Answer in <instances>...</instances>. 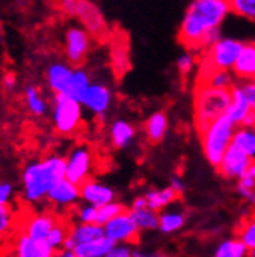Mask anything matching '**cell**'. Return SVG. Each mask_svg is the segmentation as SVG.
Here are the masks:
<instances>
[{
  "label": "cell",
  "mask_w": 255,
  "mask_h": 257,
  "mask_svg": "<svg viewBox=\"0 0 255 257\" xmlns=\"http://www.w3.org/2000/svg\"><path fill=\"white\" fill-rule=\"evenodd\" d=\"M229 14L228 0H193L179 28L180 43L188 51L211 48L220 39V26Z\"/></svg>",
  "instance_id": "obj_1"
},
{
  "label": "cell",
  "mask_w": 255,
  "mask_h": 257,
  "mask_svg": "<svg viewBox=\"0 0 255 257\" xmlns=\"http://www.w3.org/2000/svg\"><path fill=\"white\" fill-rule=\"evenodd\" d=\"M63 178H66V156L49 155L26 164L22 172L23 199L28 204L45 201L49 190Z\"/></svg>",
  "instance_id": "obj_2"
},
{
  "label": "cell",
  "mask_w": 255,
  "mask_h": 257,
  "mask_svg": "<svg viewBox=\"0 0 255 257\" xmlns=\"http://www.w3.org/2000/svg\"><path fill=\"white\" fill-rule=\"evenodd\" d=\"M231 104V90L212 89L197 84L194 96V125L199 135L220 116L226 115Z\"/></svg>",
  "instance_id": "obj_3"
},
{
  "label": "cell",
  "mask_w": 255,
  "mask_h": 257,
  "mask_svg": "<svg viewBox=\"0 0 255 257\" xmlns=\"http://www.w3.org/2000/svg\"><path fill=\"white\" fill-rule=\"evenodd\" d=\"M244 43L235 39H218L211 48L206 49L197 74V83L203 84L214 71H232L238 60Z\"/></svg>",
  "instance_id": "obj_4"
},
{
  "label": "cell",
  "mask_w": 255,
  "mask_h": 257,
  "mask_svg": "<svg viewBox=\"0 0 255 257\" xmlns=\"http://www.w3.org/2000/svg\"><path fill=\"white\" fill-rule=\"evenodd\" d=\"M235 128L237 125L228 118V115H223L217 118L200 135L203 155L212 167H218L223 155L231 146Z\"/></svg>",
  "instance_id": "obj_5"
},
{
  "label": "cell",
  "mask_w": 255,
  "mask_h": 257,
  "mask_svg": "<svg viewBox=\"0 0 255 257\" xmlns=\"http://www.w3.org/2000/svg\"><path fill=\"white\" fill-rule=\"evenodd\" d=\"M52 124L60 135H74L83 124V106L68 95H54Z\"/></svg>",
  "instance_id": "obj_6"
},
{
  "label": "cell",
  "mask_w": 255,
  "mask_h": 257,
  "mask_svg": "<svg viewBox=\"0 0 255 257\" xmlns=\"http://www.w3.org/2000/svg\"><path fill=\"white\" fill-rule=\"evenodd\" d=\"M93 169V153L86 144L77 146L66 156V179L81 185L90 179Z\"/></svg>",
  "instance_id": "obj_7"
},
{
  "label": "cell",
  "mask_w": 255,
  "mask_h": 257,
  "mask_svg": "<svg viewBox=\"0 0 255 257\" xmlns=\"http://www.w3.org/2000/svg\"><path fill=\"white\" fill-rule=\"evenodd\" d=\"M65 54L68 64L74 69H80L90 51V36L84 28L71 26L66 31V40H65Z\"/></svg>",
  "instance_id": "obj_8"
},
{
  "label": "cell",
  "mask_w": 255,
  "mask_h": 257,
  "mask_svg": "<svg viewBox=\"0 0 255 257\" xmlns=\"http://www.w3.org/2000/svg\"><path fill=\"white\" fill-rule=\"evenodd\" d=\"M104 234L107 239H110L113 243H136L139 239V230L136 227L135 220L132 219L129 211H124L110 222L104 225Z\"/></svg>",
  "instance_id": "obj_9"
},
{
  "label": "cell",
  "mask_w": 255,
  "mask_h": 257,
  "mask_svg": "<svg viewBox=\"0 0 255 257\" xmlns=\"http://www.w3.org/2000/svg\"><path fill=\"white\" fill-rule=\"evenodd\" d=\"M252 163H253L252 158H249L246 153H243L240 149L231 144L225 152V155H223L217 167V172L220 173L221 178H225L228 181H238L244 175V172L250 167Z\"/></svg>",
  "instance_id": "obj_10"
},
{
  "label": "cell",
  "mask_w": 255,
  "mask_h": 257,
  "mask_svg": "<svg viewBox=\"0 0 255 257\" xmlns=\"http://www.w3.org/2000/svg\"><path fill=\"white\" fill-rule=\"evenodd\" d=\"M75 17L80 19L87 34L97 39H103L107 34V23L98 7H95L89 0H78Z\"/></svg>",
  "instance_id": "obj_11"
},
{
  "label": "cell",
  "mask_w": 255,
  "mask_h": 257,
  "mask_svg": "<svg viewBox=\"0 0 255 257\" xmlns=\"http://www.w3.org/2000/svg\"><path fill=\"white\" fill-rule=\"evenodd\" d=\"M113 101V93L110 87L103 83H93L84 93L83 100L80 101L83 109H87L95 116H104Z\"/></svg>",
  "instance_id": "obj_12"
},
{
  "label": "cell",
  "mask_w": 255,
  "mask_h": 257,
  "mask_svg": "<svg viewBox=\"0 0 255 257\" xmlns=\"http://www.w3.org/2000/svg\"><path fill=\"white\" fill-rule=\"evenodd\" d=\"M80 198L84 204L100 208L116 201V193L112 187L90 178L80 185Z\"/></svg>",
  "instance_id": "obj_13"
},
{
  "label": "cell",
  "mask_w": 255,
  "mask_h": 257,
  "mask_svg": "<svg viewBox=\"0 0 255 257\" xmlns=\"http://www.w3.org/2000/svg\"><path fill=\"white\" fill-rule=\"evenodd\" d=\"M52 205L60 207V208H66L77 205V202L81 199L80 198V185L71 182L69 179L63 178L58 181L48 193L46 198Z\"/></svg>",
  "instance_id": "obj_14"
},
{
  "label": "cell",
  "mask_w": 255,
  "mask_h": 257,
  "mask_svg": "<svg viewBox=\"0 0 255 257\" xmlns=\"http://www.w3.org/2000/svg\"><path fill=\"white\" fill-rule=\"evenodd\" d=\"M57 223H58V219L52 213H49V211L36 213L25 222L23 233L36 242L46 240L51 230L55 227Z\"/></svg>",
  "instance_id": "obj_15"
},
{
  "label": "cell",
  "mask_w": 255,
  "mask_h": 257,
  "mask_svg": "<svg viewBox=\"0 0 255 257\" xmlns=\"http://www.w3.org/2000/svg\"><path fill=\"white\" fill-rule=\"evenodd\" d=\"M74 71L75 69L72 66H69L68 63L55 61V63L49 64V68L46 69V81H48L49 89L54 92V95H58V93L66 95L68 93Z\"/></svg>",
  "instance_id": "obj_16"
},
{
  "label": "cell",
  "mask_w": 255,
  "mask_h": 257,
  "mask_svg": "<svg viewBox=\"0 0 255 257\" xmlns=\"http://www.w3.org/2000/svg\"><path fill=\"white\" fill-rule=\"evenodd\" d=\"M136 134H138L136 127L125 118L115 119L109 127V138L116 150H124L127 147H130L136 138Z\"/></svg>",
  "instance_id": "obj_17"
},
{
  "label": "cell",
  "mask_w": 255,
  "mask_h": 257,
  "mask_svg": "<svg viewBox=\"0 0 255 257\" xmlns=\"http://www.w3.org/2000/svg\"><path fill=\"white\" fill-rule=\"evenodd\" d=\"M168 125H170V119L164 110L151 113L144 122V134L147 141L150 144L162 143L168 134Z\"/></svg>",
  "instance_id": "obj_18"
},
{
  "label": "cell",
  "mask_w": 255,
  "mask_h": 257,
  "mask_svg": "<svg viewBox=\"0 0 255 257\" xmlns=\"http://www.w3.org/2000/svg\"><path fill=\"white\" fill-rule=\"evenodd\" d=\"M144 198H145L147 207L150 210H153L156 213H161L167 207L177 202V199L180 196L168 185V187H164V188H151V190H148L147 193H144Z\"/></svg>",
  "instance_id": "obj_19"
},
{
  "label": "cell",
  "mask_w": 255,
  "mask_h": 257,
  "mask_svg": "<svg viewBox=\"0 0 255 257\" xmlns=\"http://www.w3.org/2000/svg\"><path fill=\"white\" fill-rule=\"evenodd\" d=\"M232 74L237 80H255V43H244Z\"/></svg>",
  "instance_id": "obj_20"
},
{
  "label": "cell",
  "mask_w": 255,
  "mask_h": 257,
  "mask_svg": "<svg viewBox=\"0 0 255 257\" xmlns=\"http://www.w3.org/2000/svg\"><path fill=\"white\" fill-rule=\"evenodd\" d=\"M186 223V213L180 208H165L159 213V231L162 234H173L183 228Z\"/></svg>",
  "instance_id": "obj_21"
},
{
  "label": "cell",
  "mask_w": 255,
  "mask_h": 257,
  "mask_svg": "<svg viewBox=\"0 0 255 257\" xmlns=\"http://www.w3.org/2000/svg\"><path fill=\"white\" fill-rule=\"evenodd\" d=\"M69 237L74 240L75 246L81 243H89L106 237L104 228L97 223H77L69 228Z\"/></svg>",
  "instance_id": "obj_22"
},
{
  "label": "cell",
  "mask_w": 255,
  "mask_h": 257,
  "mask_svg": "<svg viewBox=\"0 0 255 257\" xmlns=\"http://www.w3.org/2000/svg\"><path fill=\"white\" fill-rule=\"evenodd\" d=\"M235 182V193L238 198L255 210V161L244 172V175Z\"/></svg>",
  "instance_id": "obj_23"
},
{
  "label": "cell",
  "mask_w": 255,
  "mask_h": 257,
  "mask_svg": "<svg viewBox=\"0 0 255 257\" xmlns=\"http://www.w3.org/2000/svg\"><path fill=\"white\" fill-rule=\"evenodd\" d=\"M231 144L246 153L249 158H255V127L240 125L235 128Z\"/></svg>",
  "instance_id": "obj_24"
},
{
  "label": "cell",
  "mask_w": 255,
  "mask_h": 257,
  "mask_svg": "<svg viewBox=\"0 0 255 257\" xmlns=\"http://www.w3.org/2000/svg\"><path fill=\"white\" fill-rule=\"evenodd\" d=\"M113 245L115 243L110 239L103 237L100 240H93V242H89V243L77 245L74 252H75L77 257H106Z\"/></svg>",
  "instance_id": "obj_25"
},
{
  "label": "cell",
  "mask_w": 255,
  "mask_h": 257,
  "mask_svg": "<svg viewBox=\"0 0 255 257\" xmlns=\"http://www.w3.org/2000/svg\"><path fill=\"white\" fill-rule=\"evenodd\" d=\"M129 213L139 231H154L159 228V213L150 210L148 207L139 210H129Z\"/></svg>",
  "instance_id": "obj_26"
},
{
  "label": "cell",
  "mask_w": 255,
  "mask_h": 257,
  "mask_svg": "<svg viewBox=\"0 0 255 257\" xmlns=\"http://www.w3.org/2000/svg\"><path fill=\"white\" fill-rule=\"evenodd\" d=\"M25 100H26V106L28 110L33 113L34 116H45L49 110V104L48 101L42 96V93L39 92V89L34 84H29L25 89Z\"/></svg>",
  "instance_id": "obj_27"
},
{
  "label": "cell",
  "mask_w": 255,
  "mask_h": 257,
  "mask_svg": "<svg viewBox=\"0 0 255 257\" xmlns=\"http://www.w3.org/2000/svg\"><path fill=\"white\" fill-rule=\"evenodd\" d=\"M92 84V80L89 77V74L86 71H83L81 68L80 69H75L74 71V75H72V81H71V86L68 89V96H71L72 100L75 101H81L84 93L87 92V89L90 87Z\"/></svg>",
  "instance_id": "obj_28"
},
{
  "label": "cell",
  "mask_w": 255,
  "mask_h": 257,
  "mask_svg": "<svg viewBox=\"0 0 255 257\" xmlns=\"http://www.w3.org/2000/svg\"><path fill=\"white\" fill-rule=\"evenodd\" d=\"M249 251L238 237L225 239L218 243L212 257H247Z\"/></svg>",
  "instance_id": "obj_29"
},
{
  "label": "cell",
  "mask_w": 255,
  "mask_h": 257,
  "mask_svg": "<svg viewBox=\"0 0 255 257\" xmlns=\"http://www.w3.org/2000/svg\"><path fill=\"white\" fill-rule=\"evenodd\" d=\"M14 255L16 257H40L39 245L25 233H20L14 242Z\"/></svg>",
  "instance_id": "obj_30"
},
{
  "label": "cell",
  "mask_w": 255,
  "mask_h": 257,
  "mask_svg": "<svg viewBox=\"0 0 255 257\" xmlns=\"http://www.w3.org/2000/svg\"><path fill=\"white\" fill-rule=\"evenodd\" d=\"M235 84V77L231 71H214L202 86H209L212 89L231 90Z\"/></svg>",
  "instance_id": "obj_31"
},
{
  "label": "cell",
  "mask_w": 255,
  "mask_h": 257,
  "mask_svg": "<svg viewBox=\"0 0 255 257\" xmlns=\"http://www.w3.org/2000/svg\"><path fill=\"white\" fill-rule=\"evenodd\" d=\"M238 239L250 252V257H255V217L247 219L238 230Z\"/></svg>",
  "instance_id": "obj_32"
},
{
  "label": "cell",
  "mask_w": 255,
  "mask_h": 257,
  "mask_svg": "<svg viewBox=\"0 0 255 257\" xmlns=\"http://www.w3.org/2000/svg\"><path fill=\"white\" fill-rule=\"evenodd\" d=\"M68 236H69V227L66 223H63V222L58 220V223L51 230L46 240L54 248V251L58 252V251L63 249V245H65V240L68 239Z\"/></svg>",
  "instance_id": "obj_33"
},
{
  "label": "cell",
  "mask_w": 255,
  "mask_h": 257,
  "mask_svg": "<svg viewBox=\"0 0 255 257\" xmlns=\"http://www.w3.org/2000/svg\"><path fill=\"white\" fill-rule=\"evenodd\" d=\"M124 211H125V207L121 202L113 201V202H110V204L98 208V216H97V222H95V223L104 227L107 222H110L112 219H115L116 216H119Z\"/></svg>",
  "instance_id": "obj_34"
},
{
  "label": "cell",
  "mask_w": 255,
  "mask_h": 257,
  "mask_svg": "<svg viewBox=\"0 0 255 257\" xmlns=\"http://www.w3.org/2000/svg\"><path fill=\"white\" fill-rule=\"evenodd\" d=\"M231 13L255 22V0H228Z\"/></svg>",
  "instance_id": "obj_35"
},
{
  "label": "cell",
  "mask_w": 255,
  "mask_h": 257,
  "mask_svg": "<svg viewBox=\"0 0 255 257\" xmlns=\"http://www.w3.org/2000/svg\"><path fill=\"white\" fill-rule=\"evenodd\" d=\"M235 86L241 92L249 109L255 112V80H238L235 81Z\"/></svg>",
  "instance_id": "obj_36"
},
{
  "label": "cell",
  "mask_w": 255,
  "mask_h": 257,
  "mask_svg": "<svg viewBox=\"0 0 255 257\" xmlns=\"http://www.w3.org/2000/svg\"><path fill=\"white\" fill-rule=\"evenodd\" d=\"M14 223V211L11 205H0V239L8 234Z\"/></svg>",
  "instance_id": "obj_37"
},
{
  "label": "cell",
  "mask_w": 255,
  "mask_h": 257,
  "mask_svg": "<svg viewBox=\"0 0 255 257\" xmlns=\"http://www.w3.org/2000/svg\"><path fill=\"white\" fill-rule=\"evenodd\" d=\"M176 66H177V71L182 77H186L188 74H191V71L194 69L196 66V57L191 54L189 51L180 54L177 57V61H176Z\"/></svg>",
  "instance_id": "obj_38"
},
{
  "label": "cell",
  "mask_w": 255,
  "mask_h": 257,
  "mask_svg": "<svg viewBox=\"0 0 255 257\" xmlns=\"http://www.w3.org/2000/svg\"><path fill=\"white\" fill-rule=\"evenodd\" d=\"M97 216H98V208L89 204H83L77 210L78 223H95L97 222Z\"/></svg>",
  "instance_id": "obj_39"
},
{
  "label": "cell",
  "mask_w": 255,
  "mask_h": 257,
  "mask_svg": "<svg viewBox=\"0 0 255 257\" xmlns=\"http://www.w3.org/2000/svg\"><path fill=\"white\" fill-rule=\"evenodd\" d=\"M113 63L115 68L119 71V74H124V71L129 69V55H127V48L122 45H116L113 51Z\"/></svg>",
  "instance_id": "obj_40"
},
{
  "label": "cell",
  "mask_w": 255,
  "mask_h": 257,
  "mask_svg": "<svg viewBox=\"0 0 255 257\" xmlns=\"http://www.w3.org/2000/svg\"><path fill=\"white\" fill-rule=\"evenodd\" d=\"M14 196V185L8 181L0 182V205H10Z\"/></svg>",
  "instance_id": "obj_41"
},
{
  "label": "cell",
  "mask_w": 255,
  "mask_h": 257,
  "mask_svg": "<svg viewBox=\"0 0 255 257\" xmlns=\"http://www.w3.org/2000/svg\"><path fill=\"white\" fill-rule=\"evenodd\" d=\"M106 257H133V249L130 245L125 243H115Z\"/></svg>",
  "instance_id": "obj_42"
},
{
  "label": "cell",
  "mask_w": 255,
  "mask_h": 257,
  "mask_svg": "<svg viewBox=\"0 0 255 257\" xmlns=\"http://www.w3.org/2000/svg\"><path fill=\"white\" fill-rule=\"evenodd\" d=\"M77 7H78V0H61V10L65 11L68 16L75 17Z\"/></svg>",
  "instance_id": "obj_43"
},
{
  "label": "cell",
  "mask_w": 255,
  "mask_h": 257,
  "mask_svg": "<svg viewBox=\"0 0 255 257\" xmlns=\"http://www.w3.org/2000/svg\"><path fill=\"white\" fill-rule=\"evenodd\" d=\"M133 257H171L167 252L162 251H142V249H133Z\"/></svg>",
  "instance_id": "obj_44"
},
{
  "label": "cell",
  "mask_w": 255,
  "mask_h": 257,
  "mask_svg": "<svg viewBox=\"0 0 255 257\" xmlns=\"http://www.w3.org/2000/svg\"><path fill=\"white\" fill-rule=\"evenodd\" d=\"M16 84H17V77H16V74H13V72H8V74L4 77V80H2V86H4V89H5L7 92H11V90L16 87Z\"/></svg>",
  "instance_id": "obj_45"
},
{
  "label": "cell",
  "mask_w": 255,
  "mask_h": 257,
  "mask_svg": "<svg viewBox=\"0 0 255 257\" xmlns=\"http://www.w3.org/2000/svg\"><path fill=\"white\" fill-rule=\"evenodd\" d=\"M170 187L177 193L179 196H182L183 195V191H185V182H183V179L182 178H179V176H173L171 178V181H170Z\"/></svg>",
  "instance_id": "obj_46"
},
{
  "label": "cell",
  "mask_w": 255,
  "mask_h": 257,
  "mask_svg": "<svg viewBox=\"0 0 255 257\" xmlns=\"http://www.w3.org/2000/svg\"><path fill=\"white\" fill-rule=\"evenodd\" d=\"M144 207H147V201H145L144 195H141V196H138V198L133 199L130 210H139V208H144Z\"/></svg>",
  "instance_id": "obj_47"
},
{
  "label": "cell",
  "mask_w": 255,
  "mask_h": 257,
  "mask_svg": "<svg viewBox=\"0 0 255 257\" xmlns=\"http://www.w3.org/2000/svg\"><path fill=\"white\" fill-rule=\"evenodd\" d=\"M57 257H77L74 251H68V249H61L57 252Z\"/></svg>",
  "instance_id": "obj_48"
},
{
  "label": "cell",
  "mask_w": 255,
  "mask_h": 257,
  "mask_svg": "<svg viewBox=\"0 0 255 257\" xmlns=\"http://www.w3.org/2000/svg\"><path fill=\"white\" fill-rule=\"evenodd\" d=\"M40 257H57V254H51V255H40Z\"/></svg>",
  "instance_id": "obj_49"
},
{
  "label": "cell",
  "mask_w": 255,
  "mask_h": 257,
  "mask_svg": "<svg viewBox=\"0 0 255 257\" xmlns=\"http://www.w3.org/2000/svg\"><path fill=\"white\" fill-rule=\"evenodd\" d=\"M253 127H255V112H253Z\"/></svg>",
  "instance_id": "obj_50"
}]
</instances>
